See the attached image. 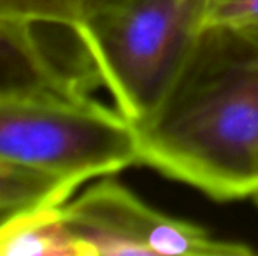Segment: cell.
I'll return each mask as SVG.
<instances>
[{
  "label": "cell",
  "instance_id": "3",
  "mask_svg": "<svg viewBox=\"0 0 258 256\" xmlns=\"http://www.w3.org/2000/svg\"><path fill=\"white\" fill-rule=\"evenodd\" d=\"M0 161L81 186L139 163V135L88 93H0Z\"/></svg>",
  "mask_w": 258,
  "mask_h": 256
},
{
  "label": "cell",
  "instance_id": "2",
  "mask_svg": "<svg viewBox=\"0 0 258 256\" xmlns=\"http://www.w3.org/2000/svg\"><path fill=\"white\" fill-rule=\"evenodd\" d=\"M209 0H123L74 28L86 63L134 127L155 116L206 23Z\"/></svg>",
  "mask_w": 258,
  "mask_h": 256
},
{
  "label": "cell",
  "instance_id": "11",
  "mask_svg": "<svg viewBox=\"0 0 258 256\" xmlns=\"http://www.w3.org/2000/svg\"><path fill=\"white\" fill-rule=\"evenodd\" d=\"M255 200H256V204H258V195H256V197H255Z\"/></svg>",
  "mask_w": 258,
  "mask_h": 256
},
{
  "label": "cell",
  "instance_id": "9",
  "mask_svg": "<svg viewBox=\"0 0 258 256\" xmlns=\"http://www.w3.org/2000/svg\"><path fill=\"white\" fill-rule=\"evenodd\" d=\"M206 25L258 30V0H209L204 27Z\"/></svg>",
  "mask_w": 258,
  "mask_h": 256
},
{
  "label": "cell",
  "instance_id": "4",
  "mask_svg": "<svg viewBox=\"0 0 258 256\" xmlns=\"http://www.w3.org/2000/svg\"><path fill=\"white\" fill-rule=\"evenodd\" d=\"M61 211L85 256L255 254L248 244L220 239L204 226L156 211L112 178L67 200Z\"/></svg>",
  "mask_w": 258,
  "mask_h": 256
},
{
  "label": "cell",
  "instance_id": "7",
  "mask_svg": "<svg viewBox=\"0 0 258 256\" xmlns=\"http://www.w3.org/2000/svg\"><path fill=\"white\" fill-rule=\"evenodd\" d=\"M79 186L48 172L0 161V211H18L42 202H67Z\"/></svg>",
  "mask_w": 258,
  "mask_h": 256
},
{
  "label": "cell",
  "instance_id": "6",
  "mask_svg": "<svg viewBox=\"0 0 258 256\" xmlns=\"http://www.w3.org/2000/svg\"><path fill=\"white\" fill-rule=\"evenodd\" d=\"M65 202H42L0 221V256H85L63 219Z\"/></svg>",
  "mask_w": 258,
  "mask_h": 256
},
{
  "label": "cell",
  "instance_id": "5",
  "mask_svg": "<svg viewBox=\"0 0 258 256\" xmlns=\"http://www.w3.org/2000/svg\"><path fill=\"white\" fill-rule=\"evenodd\" d=\"M88 75L67 72L39 41L34 25L0 20V93L78 95L86 93Z\"/></svg>",
  "mask_w": 258,
  "mask_h": 256
},
{
  "label": "cell",
  "instance_id": "8",
  "mask_svg": "<svg viewBox=\"0 0 258 256\" xmlns=\"http://www.w3.org/2000/svg\"><path fill=\"white\" fill-rule=\"evenodd\" d=\"M123 0H0V20L58 25L74 30L93 14Z\"/></svg>",
  "mask_w": 258,
  "mask_h": 256
},
{
  "label": "cell",
  "instance_id": "10",
  "mask_svg": "<svg viewBox=\"0 0 258 256\" xmlns=\"http://www.w3.org/2000/svg\"><path fill=\"white\" fill-rule=\"evenodd\" d=\"M9 212H13V211H0V221H2V219L6 218V216L9 214Z\"/></svg>",
  "mask_w": 258,
  "mask_h": 256
},
{
  "label": "cell",
  "instance_id": "1",
  "mask_svg": "<svg viewBox=\"0 0 258 256\" xmlns=\"http://www.w3.org/2000/svg\"><path fill=\"white\" fill-rule=\"evenodd\" d=\"M139 163L218 202L258 195V30L206 25L160 109L137 127Z\"/></svg>",
  "mask_w": 258,
  "mask_h": 256
}]
</instances>
